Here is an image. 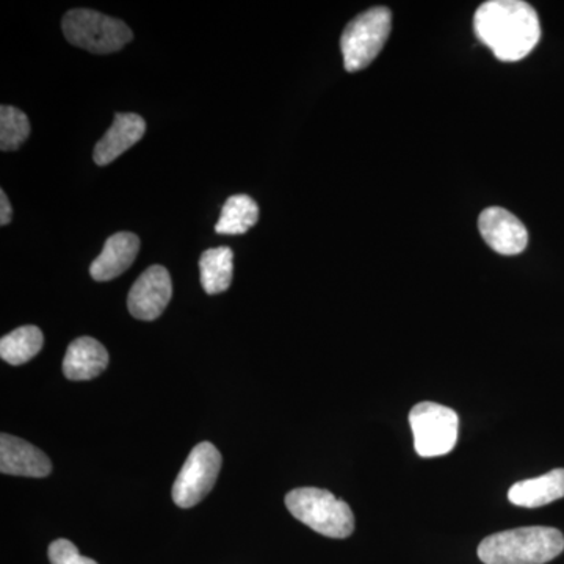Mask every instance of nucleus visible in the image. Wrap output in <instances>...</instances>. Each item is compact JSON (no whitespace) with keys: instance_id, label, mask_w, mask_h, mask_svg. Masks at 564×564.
Listing matches in <instances>:
<instances>
[{"instance_id":"1","label":"nucleus","mask_w":564,"mask_h":564,"mask_svg":"<svg viewBox=\"0 0 564 564\" xmlns=\"http://www.w3.org/2000/svg\"><path fill=\"white\" fill-rule=\"evenodd\" d=\"M477 39L499 61L519 62L536 47L541 39L538 13L522 0H489L474 17Z\"/></svg>"},{"instance_id":"2","label":"nucleus","mask_w":564,"mask_h":564,"mask_svg":"<svg viewBox=\"0 0 564 564\" xmlns=\"http://www.w3.org/2000/svg\"><path fill=\"white\" fill-rule=\"evenodd\" d=\"M564 551V536L552 527H522L485 538L478 558L485 564H544Z\"/></svg>"},{"instance_id":"3","label":"nucleus","mask_w":564,"mask_h":564,"mask_svg":"<svg viewBox=\"0 0 564 564\" xmlns=\"http://www.w3.org/2000/svg\"><path fill=\"white\" fill-rule=\"evenodd\" d=\"M285 507L293 518L323 536L344 540L355 530L351 508L326 489H293L285 496Z\"/></svg>"},{"instance_id":"4","label":"nucleus","mask_w":564,"mask_h":564,"mask_svg":"<svg viewBox=\"0 0 564 564\" xmlns=\"http://www.w3.org/2000/svg\"><path fill=\"white\" fill-rule=\"evenodd\" d=\"M62 31L73 46L99 55L120 51L133 39L126 22L87 9L68 11L63 18Z\"/></svg>"},{"instance_id":"5","label":"nucleus","mask_w":564,"mask_h":564,"mask_svg":"<svg viewBox=\"0 0 564 564\" xmlns=\"http://www.w3.org/2000/svg\"><path fill=\"white\" fill-rule=\"evenodd\" d=\"M392 29V13L386 7H373L356 17L340 39L345 69L350 73L367 68L383 50Z\"/></svg>"},{"instance_id":"6","label":"nucleus","mask_w":564,"mask_h":564,"mask_svg":"<svg viewBox=\"0 0 564 564\" xmlns=\"http://www.w3.org/2000/svg\"><path fill=\"white\" fill-rule=\"evenodd\" d=\"M414 448L422 458L451 454L458 441L459 417L452 408L440 403L415 404L410 413Z\"/></svg>"},{"instance_id":"7","label":"nucleus","mask_w":564,"mask_h":564,"mask_svg":"<svg viewBox=\"0 0 564 564\" xmlns=\"http://www.w3.org/2000/svg\"><path fill=\"white\" fill-rule=\"evenodd\" d=\"M220 469L221 455L214 444L195 445L174 481V503L180 508H192L202 502L217 484Z\"/></svg>"},{"instance_id":"8","label":"nucleus","mask_w":564,"mask_h":564,"mask_svg":"<svg viewBox=\"0 0 564 564\" xmlns=\"http://www.w3.org/2000/svg\"><path fill=\"white\" fill-rule=\"evenodd\" d=\"M172 296L173 284L169 270L162 265H152L140 274L129 292V313L139 321H155L172 302Z\"/></svg>"},{"instance_id":"9","label":"nucleus","mask_w":564,"mask_h":564,"mask_svg":"<svg viewBox=\"0 0 564 564\" xmlns=\"http://www.w3.org/2000/svg\"><path fill=\"white\" fill-rule=\"evenodd\" d=\"M485 242L502 256L521 254L529 243V232L516 215L502 207H488L478 218Z\"/></svg>"},{"instance_id":"10","label":"nucleus","mask_w":564,"mask_h":564,"mask_svg":"<svg viewBox=\"0 0 564 564\" xmlns=\"http://www.w3.org/2000/svg\"><path fill=\"white\" fill-rule=\"evenodd\" d=\"M51 459L28 441L3 433L0 436V473L43 478L51 474Z\"/></svg>"},{"instance_id":"11","label":"nucleus","mask_w":564,"mask_h":564,"mask_svg":"<svg viewBox=\"0 0 564 564\" xmlns=\"http://www.w3.org/2000/svg\"><path fill=\"white\" fill-rule=\"evenodd\" d=\"M147 132V122L137 113H117L109 131L95 147L93 158L99 166L109 165L139 143Z\"/></svg>"},{"instance_id":"12","label":"nucleus","mask_w":564,"mask_h":564,"mask_svg":"<svg viewBox=\"0 0 564 564\" xmlns=\"http://www.w3.org/2000/svg\"><path fill=\"white\" fill-rule=\"evenodd\" d=\"M140 251V239L132 232H117L104 243V250L93 261L90 274L93 280L111 281L124 273L135 261Z\"/></svg>"},{"instance_id":"13","label":"nucleus","mask_w":564,"mask_h":564,"mask_svg":"<svg viewBox=\"0 0 564 564\" xmlns=\"http://www.w3.org/2000/svg\"><path fill=\"white\" fill-rule=\"evenodd\" d=\"M109 366V352L99 340L84 336L73 340L63 359V373L70 381L99 377Z\"/></svg>"},{"instance_id":"14","label":"nucleus","mask_w":564,"mask_h":564,"mask_svg":"<svg viewBox=\"0 0 564 564\" xmlns=\"http://www.w3.org/2000/svg\"><path fill=\"white\" fill-rule=\"evenodd\" d=\"M564 497V469L519 481L511 486L508 499L516 507L540 508Z\"/></svg>"},{"instance_id":"15","label":"nucleus","mask_w":564,"mask_h":564,"mask_svg":"<svg viewBox=\"0 0 564 564\" xmlns=\"http://www.w3.org/2000/svg\"><path fill=\"white\" fill-rule=\"evenodd\" d=\"M202 285L209 295L228 291L234 276V254L231 248H210L199 258Z\"/></svg>"},{"instance_id":"16","label":"nucleus","mask_w":564,"mask_h":564,"mask_svg":"<svg viewBox=\"0 0 564 564\" xmlns=\"http://www.w3.org/2000/svg\"><path fill=\"white\" fill-rule=\"evenodd\" d=\"M258 221V203L248 195H234L223 206L220 220L215 225V232L223 236H239L250 231Z\"/></svg>"},{"instance_id":"17","label":"nucleus","mask_w":564,"mask_h":564,"mask_svg":"<svg viewBox=\"0 0 564 564\" xmlns=\"http://www.w3.org/2000/svg\"><path fill=\"white\" fill-rule=\"evenodd\" d=\"M43 345L44 336L39 326H21L0 339V356L11 366H22L35 358Z\"/></svg>"},{"instance_id":"18","label":"nucleus","mask_w":564,"mask_h":564,"mask_svg":"<svg viewBox=\"0 0 564 564\" xmlns=\"http://www.w3.org/2000/svg\"><path fill=\"white\" fill-rule=\"evenodd\" d=\"M31 135V122L24 111L17 107H0V150H20Z\"/></svg>"},{"instance_id":"19","label":"nucleus","mask_w":564,"mask_h":564,"mask_svg":"<svg viewBox=\"0 0 564 564\" xmlns=\"http://www.w3.org/2000/svg\"><path fill=\"white\" fill-rule=\"evenodd\" d=\"M51 564H98L95 560L79 554V549L68 540H57L50 545Z\"/></svg>"},{"instance_id":"20","label":"nucleus","mask_w":564,"mask_h":564,"mask_svg":"<svg viewBox=\"0 0 564 564\" xmlns=\"http://www.w3.org/2000/svg\"><path fill=\"white\" fill-rule=\"evenodd\" d=\"M11 217H13V210H11L9 196L6 192L0 191V225H9Z\"/></svg>"}]
</instances>
